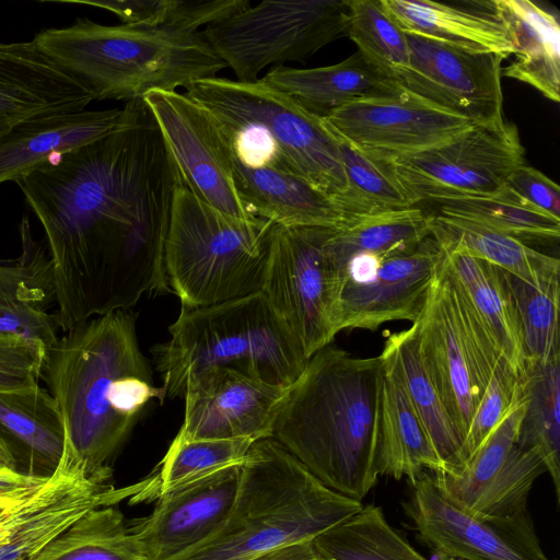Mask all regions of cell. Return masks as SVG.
<instances>
[{"instance_id":"1","label":"cell","mask_w":560,"mask_h":560,"mask_svg":"<svg viewBox=\"0 0 560 560\" xmlns=\"http://www.w3.org/2000/svg\"><path fill=\"white\" fill-rule=\"evenodd\" d=\"M176 178L153 115L136 101L105 163L46 235L63 332L171 291L164 244Z\"/></svg>"},{"instance_id":"2","label":"cell","mask_w":560,"mask_h":560,"mask_svg":"<svg viewBox=\"0 0 560 560\" xmlns=\"http://www.w3.org/2000/svg\"><path fill=\"white\" fill-rule=\"evenodd\" d=\"M129 310L90 318L47 351L44 374L56 399L65 435L88 472L106 481L108 462L153 399L166 397L155 386Z\"/></svg>"},{"instance_id":"3","label":"cell","mask_w":560,"mask_h":560,"mask_svg":"<svg viewBox=\"0 0 560 560\" xmlns=\"http://www.w3.org/2000/svg\"><path fill=\"white\" fill-rule=\"evenodd\" d=\"M380 355L353 357L330 345L292 385L272 430L327 488L361 501L377 483Z\"/></svg>"},{"instance_id":"4","label":"cell","mask_w":560,"mask_h":560,"mask_svg":"<svg viewBox=\"0 0 560 560\" xmlns=\"http://www.w3.org/2000/svg\"><path fill=\"white\" fill-rule=\"evenodd\" d=\"M323 485L272 438L253 443L234 504L208 537L167 560H256L312 541L362 509Z\"/></svg>"},{"instance_id":"5","label":"cell","mask_w":560,"mask_h":560,"mask_svg":"<svg viewBox=\"0 0 560 560\" xmlns=\"http://www.w3.org/2000/svg\"><path fill=\"white\" fill-rule=\"evenodd\" d=\"M33 40L97 101L188 90L226 68L201 32L165 26L103 25L78 18L70 26L40 31Z\"/></svg>"},{"instance_id":"6","label":"cell","mask_w":560,"mask_h":560,"mask_svg":"<svg viewBox=\"0 0 560 560\" xmlns=\"http://www.w3.org/2000/svg\"><path fill=\"white\" fill-rule=\"evenodd\" d=\"M168 331L171 338L152 352L170 398L184 396L187 378L212 368L291 387L310 360L261 291L205 307L182 306Z\"/></svg>"},{"instance_id":"7","label":"cell","mask_w":560,"mask_h":560,"mask_svg":"<svg viewBox=\"0 0 560 560\" xmlns=\"http://www.w3.org/2000/svg\"><path fill=\"white\" fill-rule=\"evenodd\" d=\"M177 172V171H176ZM275 223L229 217L179 179L164 244L170 290L183 307H205L260 292Z\"/></svg>"},{"instance_id":"8","label":"cell","mask_w":560,"mask_h":560,"mask_svg":"<svg viewBox=\"0 0 560 560\" xmlns=\"http://www.w3.org/2000/svg\"><path fill=\"white\" fill-rule=\"evenodd\" d=\"M223 127L255 126L271 142L277 168L294 174L337 200L347 182L338 137L324 118L266 84L205 78L186 90Z\"/></svg>"},{"instance_id":"9","label":"cell","mask_w":560,"mask_h":560,"mask_svg":"<svg viewBox=\"0 0 560 560\" xmlns=\"http://www.w3.org/2000/svg\"><path fill=\"white\" fill-rule=\"evenodd\" d=\"M444 259L413 325L422 365L464 445L502 354L469 302L454 290Z\"/></svg>"},{"instance_id":"10","label":"cell","mask_w":560,"mask_h":560,"mask_svg":"<svg viewBox=\"0 0 560 560\" xmlns=\"http://www.w3.org/2000/svg\"><path fill=\"white\" fill-rule=\"evenodd\" d=\"M349 0H265L201 32L240 82H255L267 66L304 60L347 35Z\"/></svg>"},{"instance_id":"11","label":"cell","mask_w":560,"mask_h":560,"mask_svg":"<svg viewBox=\"0 0 560 560\" xmlns=\"http://www.w3.org/2000/svg\"><path fill=\"white\" fill-rule=\"evenodd\" d=\"M372 158L392 173L416 206L445 197L495 195L525 164V149L516 126L502 118L472 124L421 151Z\"/></svg>"},{"instance_id":"12","label":"cell","mask_w":560,"mask_h":560,"mask_svg":"<svg viewBox=\"0 0 560 560\" xmlns=\"http://www.w3.org/2000/svg\"><path fill=\"white\" fill-rule=\"evenodd\" d=\"M335 228L275 224L261 292L306 357L341 331L338 285L325 246Z\"/></svg>"},{"instance_id":"13","label":"cell","mask_w":560,"mask_h":560,"mask_svg":"<svg viewBox=\"0 0 560 560\" xmlns=\"http://www.w3.org/2000/svg\"><path fill=\"white\" fill-rule=\"evenodd\" d=\"M444 256V250L430 236L402 254L359 253L336 262L328 259L338 285L341 330H376L394 320L413 324Z\"/></svg>"},{"instance_id":"14","label":"cell","mask_w":560,"mask_h":560,"mask_svg":"<svg viewBox=\"0 0 560 560\" xmlns=\"http://www.w3.org/2000/svg\"><path fill=\"white\" fill-rule=\"evenodd\" d=\"M412 488L404 512L438 560H550L527 509L504 516L470 514L444 497L427 471Z\"/></svg>"},{"instance_id":"15","label":"cell","mask_w":560,"mask_h":560,"mask_svg":"<svg viewBox=\"0 0 560 560\" xmlns=\"http://www.w3.org/2000/svg\"><path fill=\"white\" fill-rule=\"evenodd\" d=\"M142 100L153 115L180 182L198 199L229 217L257 219L241 200L234 179L233 148L214 117L176 91H151Z\"/></svg>"},{"instance_id":"16","label":"cell","mask_w":560,"mask_h":560,"mask_svg":"<svg viewBox=\"0 0 560 560\" xmlns=\"http://www.w3.org/2000/svg\"><path fill=\"white\" fill-rule=\"evenodd\" d=\"M524 412L520 385L513 408L459 469L431 471L439 491L464 511L483 517L526 510L529 491L546 467L536 450L517 444Z\"/></svg>"},{"instance_id":"17","label":"cell","mask_w":560,"mask_h":560,"mask_svg":"<svg viewBox=\"0 0 560 560\" xmlns=\"http://www.w3.org/2000/svg\"><path fill=\"white\" fill-rule=\"evenodd\" d=\"M408 66L396 82L408 94L472 124L502 116V60L495 52H479L406 33Z\"/></svg>"},{"instance_id":"18","label":"cell","mask_w":560,"mask_h":560,"mask_svg":"<svg viewBox=\"0 0 560 560\" xmlns=\"http://www.w3.org/2000/svg\"><path fill=\"white\" fill-rule=\"evenodd\" d=\"M291 387L257 381L228 368L191 375L185 385L184 422L177 435L186 440L272 438Z\"/></svg>"},{"instance_id":"19","label":"cell","mask_w":560,"mask_h":560,"mask_svg":"<svg viewBox=\"0 0 560 560\" xmlns=\"http://www.w3.org/2000/svg\"><path fill=\"white\" fill-rule=\"evenodd\" d=\"M323 118L338 138L374 158L421 151L472 125L406 92L351 102Z\"/></svg>"},{"instance_id":"20","label":"cell","mask_w":560,"mask_h":560,"mask_svg":"<svg viewBox=\"0 0 560 560\" xmlns=\"http://www.w3.org/2000/svg\"><path fill=\"white\" fill-rule=\"evenodd\" d=\"M108 489L88 472L65 436L62 455L51 474L18 504L0 538V560H31L80 517L104 506Z\"/></svg>"},{"instance_id":"21","label":"cell","mask_w":560,"mask_h":560,"mask_svg":"<svg viewBox=\"0 0 560 560\" xmlns=\"http://www.w3.org/2000/svg\"><path fill=\"white\" fill-rule=\"evenodd\" d=\"M241 466L168 491L149 515L132 520L128 529L145 559L167 560L213 533L234 504Z\"/></svg>"},{"instance_id":"22","label":"cell","mask_w":560,"mask_h":560,"mask_svg":"<svg viewBox=\"0 0 560 560\" xmlns=\"http://www.w3.org/2000/svg\"><path fill=\"white\" fill-rule=\"evenodd\" d=\"M93 94L34 43H0V136L31 118L85 109Z\"/></svg>"},{"instance_id":"23","label":"cell","mask_w":560,"mask_h":560,"mask_svg":"<svg viewBox=\"0 0 560 560\" xmlns=\"http://www.w3.org/2000/svg\"><path fill=\"white\" fill-rule=\"evenodd\" d=\"M22 253L0 259V331L14 334L45 346L58 340L52 261L42 242L34 240L28 217L20 224Z\"/></svg>"},{"instance_id":"24","label":"cell","mask_w":560,"mask_h":560,"mask_svg":"<svg viewBox=\"0 0 560 560\" xmlns=\"http://www.w3.org/2000/svg\"><path fill=\"white\" fill-rule=\"evenodd\" d=\"M122 108L80 110L23 120L0 136V185L18 182L44 162L114 131Z\"/></svg>"},{"instance_id":"25","label":"cell","mask_w":560,"mask_h":560,"mask_svg":"<svg viewBox=\"0 0 560 560\" xmlns=\"http://www.w3.org/2000/svg\"><path fill=\"white\" fill-rule=\"evenodd\" d=\"M233 168L241 200L256 218L282 226L338 228L347 221L336 198L294 174L246 165L234 150Z\"/></svg>"},{"instance_id":"26","label":"cell","mask_w":560,"mask_h":560,"mask_svg":"<svg viewBox=\"0 0 560 560\" xmlns=\"http://www.w3.org/2000/svg\"><path fill=\"white\" fill-rule=\"evenodd\" d=\"M384 11L405 32L434 38L479 52L506 58L513 44L493 0L468 7L432 0H378Z\"/></svg>"},{"instance_id":"27","label":"cell","mask_w":560,"mask_h":560,"mask_svg":"<svg viewBox=\"0 0 560 560\" xmlns=\"http://www.w3.org/2000/svg\"><path fill=\"white\" fill-rule=\"evenodd\" d=\"M260 80L320 117L351 102L397 97L405 93L396 81L380 72L358 51L326 67L277 66Z\"/></svg>"},{"instance_id":"28","label":"cell","mask_w":560,"mask_h":560,"mask_svg":"<svg viewBox=\"0 0 560 560\" xmlns=\"http://www.w3.org/2000/svg\"><path fill=\"white\" fill-rule=\"evenodd\" d=\"M380 358L376 469L378 476L406 477L412 486L427 470L442 471L444 465L392 365Z\"/></svg>"},{"instance_id":"29","label":"cell","mask_w":560,"mask_h":560,"mask_svg":"<svg viewBox=\"0 0 560 560\" xmlns=\"http://www.w3.org/2000/svg\"><path fill=\"white\" fill-rule=\"evenodd\" d=\"M513 44L515 60L502 75L526 83L556 103L560 100V25L551 12L529 0H493Z\"/></svg>"},{"instance_id":"30","label":"cell","mask_w":560,"mask_h":560,"mask_svg":"<svg viewBox=\"0 0 560 560\" xmlns=\"http://www.w3.org/2000/svg\"><path fill=\"white\" fill-rule=\"evenodd\" d=\"M431 236L443 250L464 252L486 260L536 289L560 282L558 258L478 222L435 213L432 215Z\"/></svg>"},{"instance_id":"31","label":"cell","mask_w":560,"mask_h":560,"mask_svg":"<svg viewBox=\"0 0 560 560\" xmlns=\"http://www.w3.org/2000/svg\"><path fill=\"white\" fill-rule=\"evenodd\" d=\"M445 265L501 354L520 372L524 361L521 327L504 270L458 250L445 252Z\"/></svg>"},{"instance_id":"32","label":"cell","mask_w":560,"mask_h":560,"mask_svg":"<svg viewBox=\"0 0 560 560\" xmlns=\"http://www.w3.org/2000/svg\"><path fill=\"white\" fill-rule=\"evenodd\" d=\"M381 355L388 361L421 420L440 459L442 471L463 466V440L427 374L419 354L416 326L387 336Z\"/></svg>"},{"instance_id":"33","label":"cell","mask_w":560,"mask_h":560,"mask_svg":"<svg viewBox=\"0 0 560 560\" xmlns=\"http://www.w3.org/2000/svg\"><path fill=\"white\" fill-rule=\"evenodd\" d=\"M254 442L250 439L186 440L176 435L155 470L137 485L113 489L112 502L126 498L133 502L156 500L168 491L241 466Z\"/></svg>"},{"instance_id":"34","label":"cell","mask_w":560,"mask_h":560,"mask_svg":"<svg viewBox=\"0 0 560 560\" xmlns=\"http://www.w3.org/2000/svg\"><path fill=\"white\" fill-rule=\"evenodd\" d=\"M0 438L11 453L18 445L31 462L52 467L65 446L56 399L38 384L0 392Z\"/></svg>"},{"instance_id":"35","label":"cell","mask_w":560,"mask_h":560,"mask_svg":"<svg viewBox=\"0 0 560 560\" xmlns=\"http://www.w3.org/2000/svg\"><path fill=\"white\" fill-rule=\"evenodd\" d=\"M525 412L517 444L536 450L560 503V355L547 362H524L518 372Z\"/></svg>"},{"instance_id":"36","label":"cell","mask_w":560,"mask_h":560,"mask_svg":"<svg viewBox=\"0 0 560 560\" xmlns=\"http://www.w3.org/2000/svg\"><path fill=\"white\" fill-rule=\"evenodd\" d=\"M432 215L417 207L354 217L335 228L325 252L331 262L359 253L392 256L431 236Z\"/></svg>"},{"instance_id":"37","label":"cell","mask_w":560,"mask_h":560,"mask_svg":"<svg viewBox=\"0 0 560 560\" xmlns=\"http://www.w3.org/2000/svg\"><path fill=\"white\" fill-rule=\"evenodd\" d=\"M31 560H147L122 513L98 506L75 521Z\"/></svg>"},{"instance_id":"38","label":"cell","mask_w":560,"mask_h":560,"mask_svg":"<svg viewBox=\"0 0 560 560\" xmlns=\"http://www.w3.org/2000/svg\"><path fill=\"white\" fill-rule=\"evenodd\" d=\"M323 560H429L369 504L313 539Z\"/></svg>"},{"instance_id":"39","label":"cell","mask_w":560,"mask_h":560,"mask_svg":"<svg viewBox=\"0 0 560 560\" xmlns=\"http://www.w3.org/2000/svg\"><path fill=\"white\" fill-rule=\"evenodd\" d=\"M438 213L483 224L524 242L558 241L560 219L523 201L505 186L493 196H454L431 200Z\"/></svg>"},{"instance_id":"40","label":"cell","mask_w":560,"mask_h":560,"mask_svg":"<svg viewBox=\"0 0 560 560\" xmlns=\"http://www.w3.org/2000/svg\"><path fill=\"white\" fill-rule=\"evenodd\" d=\"M339 139L347 189L338 199L347 220L416 207L407 191L378 161Z\"/></svg>"},{"instance_id":"41","label":"cell","mask_w":560,"mask_h":560,"mask_svg":"<svg viewBox=\"0 0 560 560\" xmlns=\"http://www.w3.org/2000/svg\"><path fill=\"white\" fill-rule=\"evenodd\" d=\"M349 4L347 35L368 62L396 81L409 62L406 33L384 11L378 0H349Z\"/></svg>"},{"instance_id":"42","label":"cell","mask_w":560,"mask_h":560,"mask_svg":"<svg viewBox=\"0 0 560 560\" xmlns=\"http://www.w3.org/2000/svg\"><path fill=\"white\" fill-rule=\"evenodd\" d=\"M521 327L524 362H547L560 355V282L536 289L504 270Z\"/></svg>"},{"instance_id":"43","label":"cell","mask_w":560,"mask_h":560,"mask_svg":"<svg viewBox=\"0 0 560 560\" xmlns=\"http://www.w3.org/2000/svg\"><path fill=\"white\" fill-rule=\"evenodd\" d=\"M518 396V372L502 355L472 416L463 445V465L505 418Z\"/></svg>"},{"instance_id":"44","label":"cell","mask_w":560,"mask_h":560,"mask_svg":"<svg viewBox=\"0 0 560 560\" xmlns=\"http://www.w3.org/2000/svg\"><path fill=\"white\" fill-rule=\"evenodd\" d=\"M46 355L43 343L0 331V392L38 384Z\"/></svg>"},{"instance_id":"45","label":"cell","mask_w":560,"mask_h":560,"mask_svg":"<svg viewBox=\"0 0 560 560\" xmlns=\"http://www.w3.org/2000/svg\"><path fill=\"white\" fill-rule=\"evenodd\" d=\"M504 186L529 206L560 219V188L540 171L521 165L509 175Z\"/></svg>"},{"instance_id":"46","label":"cell","mask_w":560,"mask_h":560,"mask_svg":"<svg viewBox=\"0 0 560 560\" xmlns=\"http://www.w3.org/2000/svg\"><path fill=\"white\" fill-rule=\"evenodd\" d=\"M62 3L96 7L115 13L122 24L147 26H164L168 8V0H68Z\"/></svg>"},{"instance_id":"47","label":"cell","mask_w":560,"mask_h":560,"mask_svg":"<svg viewBox=\"0 0 560 560\" xmlns=\"http://www.w3.org/2000/svg\"><path fill=\"white\" fill-rule=\"evenodd\" d=\"M256 560H323L313 545V540L298 542L276 549Z\"/></svg>"},{"instance_id":"48","label":"cell","mask_w":560,"mask_h":560,"mask_svg":"<svg viewBox=\"0 0 560 560\" xmlns=\"http://www.w3.org/2000/svg\"><path fill=\"white\" fill-rule=\"evenodd\" d=\"M16 469V460L8 445L0 441V469Z\"/></svg>"}]
</instances>
